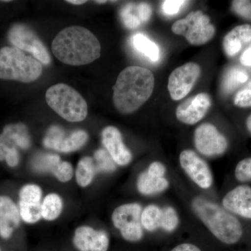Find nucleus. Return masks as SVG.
<instances>
[{"mask_svg":"<svg viewBox=\"0 0 251 251\" xmlns=\"http://www.w3.org/2000/svg\"><path fill=\"white\" fill-rule=\"evenodd\" d=\"M175 34L182 35L193 46L204 45L215 34V27L210 23V18L202 11L190 13L186 18L176 21L172 25Z\"/></svg>","mask_w":251,"mask_h":251,"instance_id":"6","label":"nucleus"},{"mask_svg":"<svg viewBox=\"0 0 251 251\" xmlns=\"http://www.w3.org/2000/svg\"><path fill=\"white\" fill-rule=\"evenodd\" d=\"M240 62L244 65L251 67V46H249L242 54Z\"/></svg>","mask_w":251,"mask_h":251,"instance_id":"41","label":"nucleus"},{"mask_svg":"<svg viewBox=\"0 0 251 251\" xmlns=\"http://www.w3.org/2000/svg\"><path fill=\"white\" fill-rule=\"evenodd\" d=\"M154 85V76L149 69L138 66L126 68L113 87L115 108L122 114L135 112L150 98Z\"/></svg>","mask_w":251,"mask_h":251,"instance_id":"1","label":"nucleus"},{"mask_svg":"<svg viewBox=\"0 0 251 251\" xmlns=\"http://www.w3.org/2000/svg\"><path fill=\"white\" fill-rule=\"evenodd\" d=\"M55 177L62 182H67L74 175V169L69 162L61 161L53 172Z\"/></svg>","mask_w":251,"mask_h":251,"instance_id":"33","label":"nucleus"},{"mask_svg":"<svg viewBox=\"0 0 251 251\" xmlns=\"http://www.w3.org/2000/svg\"><path fill=\"white\" fill-rule=\"evenodd\" d=\"M60 158L58 155L52 153H42L37 155L33 161V168L39 173H53L54 170L60 163Z\"/></svg>","mask_w":251,"mask_h":251,"instance_id":"26","label":"nucleus"},{"mask_svg":"<svg viewBox=\"0 0 251 251\" xmlns=\"http://www.w3.org/2000/svg\"><path fill=\"white\" fill-rule=\"evenodd\" d=\"M248 78L249 76L245 71L237 67L232 68L225 75L222 83L223 90L226 93H229L239 85L247 82Z\"/></svg>","mask_w":251,"mask_h":251,"instance_id":"25","label":"nucleus"},{"mask_svg":"<svg viewBox=\"0 0 251 251\" xmlns=\"http://www.w3.org/2000/svg\"><path fill=\"white\" fill-rule=\"evenodd\" d=\"M137 14L141 23H147L151 18L152 9L151 6L148 3H140L136 6Z\"/></svg>","mask_w":251,"mask_h":251,"instance_id":"37","label":"nucleus"},{"mask_svg":"<svg viewBox=\"0 0 251 251\" xmlns=\"http://www.w3.org/2000/svg\"><path fill=\"white\" fill-rule=\"evenodd\" d=\"M95 2L99 3V4H103V3L106 2V1H95Z\"/></svg>","mask_w":251,"mask_h":251,"instance_id":"44","label":"nucleus"},{"mask_svg":"<svg viewBox=\"0 0 251 251\" xmlns=\"http://www.w3.org/2000/svg\"><path fill=\"white\" fill-rule=\"evenodd\" d=\"M67 2L70 3V4H75V5H80L85 4V3L87 2V1H83V0H68Z\"/></svg>","mask_w":251,"mask_h":251,"instance_id":"42","label":"nucleus"},{"mask_svg":"<svg viewBox=\"0 0 251 251\" xmlns=\"http://www.w3.org/2000/svg\"><path fill=\"white\" fill-rule=\"evenodd\" d=\"M73 243L79 251H108L110 240L105 231L80 226L75 229Z\"/></svg>","mask_w":251,"mask_h":251,"instance_id":"15","label":"nucleus"},{"mask_svg":"<svg viewBox=\"0 0 251 251\" xmlns=\"http://www.w3.org/2000/svg\"><path fill=\"white\" fill-rule=\"evenodd\" d=\"M30 145V136L24 124L6 126L0 134V162L5 161L6 154L12 149L27 150Z\"/></svg>","mask_w":251,"mask_h":251,"instance_id":"14","label":"nucleus"},{"mask_svg":"<svg viewBox=\"0 0 251 251\" xmlns=\"http://www.w3.org/2000/svg\"><path fill=\"white\" fill-rule=\"evenodd\" d=\"M132 45L136 50L148 57L153 62H157L159 59L160 50L158 46L150 40L143 34H135L131 39Z\"/></svg>","mask_w":251,"mask_h":251,"instance_id":"21","label":"nucleus"},{"mask_svg":"<svg viewBox=\"0 0 251 251\" xmlns=\"http://www.w3.org/2000/svg\"><path fill=\"white\" fill-rule=\"evenodd\" d=\"M21 214L11 198L0 196V235L9 239L19 227Z\"/></svg>","mask_w":251,"mask_h":251,"instance_id":"18","label":"nucleus"},{"mask_svg":"<svg viewBox=\"0 0 251 251\" xmlns=\"http://www.w3.org/2000/svg\"><path fill=\"white\" fill-rule=\"evenodd\" d=\"M134 8V5L128 4L126 5L122 10L121 16L124 25L130 29H136L141 25L138 16L132 14V10Z\"/></svg>","mask_w":251,"mask_h":251,"instance_id":"31","label":"nucleus"},{"mask_svg":"<svg viewBox=\"0 0 251 251\" xmlns=\"http://www.w3.org/2000/svg\"><path fill=\"white\" fill-rule=\"evenodd\" d=\"M96 171L112 172L116 169L115 161L108 151L99 150L94 153Z\"/></svg>","mask_w":251,"mask_h":251,"instance_id":"28","label":"nucleus"},{"mask_svg":"<svg viewBox=\"0 0 251 251\" xmlns=\"http://www.w3.org/2000/svg\"><path fill=\"white\" fill-rule=\"evenodd\" d=\"M147 172L149 175H151V176L163 177L166 172V168L163 163L156 161L150 164Z\"/></svg>","mask_w":251,"mask_h":251,"instance_id":"38","label":"nucleus"},{"mask_svg":"<svg viewBox=\"0 0 251 251\" xmlns=\"http://www.w3.org/2000/svg\"><path fill=\"white\" fill-rule=\"evenodd\" d=\"M162 219V209L154 204H150L145 207L142 211V226L150 232L156 230L161 227Z\"/></svg>","mask_w":251,"mask_h":251,"instance_id":"24","label":"nucleus"},{"mask_svg":"<svg viewBox=\"0 0 251 251\" xmlns=\"http://www.w3.org/2000/svg\"><path fill=\"white\" fill-rule=\"evenodd\" d=\"M232 6L236 14L251 21V1H233Z\"/></svg>","mask_w":251,"mask_h":251,"instance_id":"34","label":"nucleus"},{"mask_svg":"<svg viewBox=\"0 0 251 251\" xmlns=\"http://www.w3.org/2000/svg\"><path fill=\"white\" fill-rule=\"evenodd\" d=\"M211 105L209 94H198L180 104L176 110V118L186 125H196L204 118Z\"/></svg>","mask_w":251,"mask_h":251,"instance_id":"13","label":"nucleus"},{"mask_svg":"<svg viewBox=\"0 0 251 251\" xmlns=\"http://www.w3.org/2000/svg\"><path fill=\"white\" fill-rule=\"evenodd\" d=\"M8 39L14 47L29 52L42 64L48 65L50 62V56L46 46L27 26L15 25L9 29Z\"/></svg>","mask_w":251,"mask_h":251,"instance_id":"8","label":"nucleus"},{"mask_svg":"<svg viewBox=\"0 0 251 251\" xmlns=\"http://www.w3.org/2000/svg\"><path fill=\"white\" fill-rule=\"evenodd\" d=\"M179 162L181 168L198 186L203 189L211 187L213 176L210 168L197 153L192 150H184L180 153Z\"/></svg>","mask_w":251,"mask_h":251,"instance_id":"12","label":"nucleus"},{"mask_svg":"<svg viewBox=\"0 0 251 251\" xmlns=\"http://www.w3.org/2000/svg\"><path fill=\"white\" fill-rule=\"evenodd\" d=\"M234 103L239 108L251 107V89H247L238 92L234 97Z\"/></svg>","mask_w":251,"mask_h":251,"instance_id":"36","label":"nucleus"},{"mask_svg":"<svg viewBox=\"0 0 251 251\" xmlns=\"http://www.w3.org/2000/svg\"><path fill=\"white\" fill-rule=\"evenodd\" d=\"M0 251H1V250H0Z\"/></svg>","mask_w":251,"mask_h":251,"instance_id":"45","label":"nucleus"},{"mask_svg":"<svg viewBox=\"0 0 251 251\" xmlns=\"http://www.w3.org/2000/svg\"><path fill=\"white\" fill-rule=\"evenodd\" d=\"M195 214L221 242L234 244L242 237V224L232 214L215 202L202 197L193 200Z\"/></svg>","mask_w":251,"mask_h":251,"instance_id":"3","label":"nucleus"},{"mask_svg":"<svg viewBox=\"0 0 251 251\" xmlns=\"http://www.w3.org/2000/svg\"><path fill=\"white\" fill-rule=\"evenodd\" d=\"M20 214L23 221L32 224L38 222L42 218L40 203L19 202Z\"/></svg>","mask_w":251,"mask_h":251,"instance_id":"27","label":"nucleus"},{"mask_svg":"<svg viewBox=\"0 0 251 251\" xmlns=\"http://www.w3.org/2000/svg\"><path fill=\"white\" fill-rule=\"evenodd\" d=\"M46 99L50 107L67 121H83L88 113L85 99L76 90L65 84H57L49 87Z\"/></svg>","mask_w":251,"mask_h":251,"instance_id":"5","label":"nucleus"},{"mask_svg":"<svg viewBox=\"0 0 251 251\" xmlns=\"http://www.w3.org/2000/svg\"><path fill=\"white\" fill-rule=\"evenodd\" d=\"M194 143L198 151L208 157L220 156L227 148L226 137L220 133L215 126L209 123L202 124L196 128Z\"/></svg>","mask_w":251,"mask_h":251,"instance_id":"10","label":"nucleus"},{"mask_svg":"<svg viewBox=\"0 0 251 251\" xmlns=\"http://www.w3.org/2000/svg\"><path fill=\"white\" fill-rule=\"evenodd\" d=\"M188 1L179 0H168L164 1L162 4V9L165 14L173 16L179 13L180 9Z\"/></svg>","mask_w":251,"mask_h":251,"instance_id":"35","label":"nucleus"},{"mask_svg":"<svg viewBox=\"0 0 251 251\" xmlns=\"http://www.w3.org/2000/svg\"><path fill=\"white\" fill-rule=\"evenodd\" d=\"M20 201L27 203H40L42 191L35 184H27L21 188L19 192Z\"/></svg>","mask_w":251,"mask_h":251,"instance_id":"30","label":"nucleus"},{"mask_svg":"<svg viewBox=\"0 0 251 251\" xmlns=\"http://www.w3.org/2000/svg\"><path fill=\"white\" fill-rule=\"evenodd\" d=\"M95 172V163L93 158L88 156L82 158L78 162L75 171L77 184L81 187H87L92 183Z\"/></svg>","mask_w":251,"mask_h":251,"instance_id":"23","label":"nucleus"},{"mask_svg":"<svg viewBox=\"0 0 251 251\" xmlns=\"http://www.w3.org/2000/svg\"><path fill=\"white\" fill-rule=\"evenodd\" d=\"M222 204L226 210L251 219V188L237 186L225 196Z\"/></svg>","mask_w":251,"mask_h":251,"instance_id":"17","label":"nucleus"},{"mask_svg":"<svg viewBox=\"0 0 251 251\" xmlns=\"http://www.w3.org/2000/svg\"><path fill=\"white\" fill-rule=\"evenodd\" d=\"M201 68L196 63H186L176 68L168 78V88L171 98L179 100L185 98L201 76Z\"/></svg>","mask_w":251,"mask_h":251,"instance_id":"9","label":"nucleus"},{"mask_svg":"<svg viewBox=\"0 0 251 251\" xmlns=\"http://www.w3.org/2000/svg\"><path fill=\"white\" fill-rule=\"evenodd\" d=\"M238 181L247 182L251 180V158H245L238 163L235 169Z\"/></svg>","mask_w":251,"mask_h":251,"instance_id":"32","label":"nucleus"},{"mask_svg":"<svg viewBox=\"0 0 251 251\" xmlns=\"http://www.w3.org/2000/svg\"><path fill=\"white\" fill-rule=\"evenodd\" d=\"M5 161H6L8 166L11 167V168L17 166L20 161L19 152H18V149L14 148L10 150L6 154Z\"/></svg>","mask_w":251,"mask_h":251,"instance_id":"39","label":"nucleus"},{"mask_svg":"<svg viewBox=\"0 0 251 251\" xmlns=\"http://www.w3.org/2000/svg\"><path fill=\"white\" fill-rule=\"evenodd\" d=\"M247 126L248 130H249V132L251 133V115L247 118Z\"/></svg>","mask_w":251,"mask_h":251,"instance_id":"43","label":"nucleus"},{"mask_svg":"<svg viewBox=\"0 0 251 251\" xmlns=\"http://www.w3.org/2000/svg\"><path fill=\"white\" fill-rule=\"evenodd\" d=\"M87 140L88 134L85 130H75L66 135L65 131L62 128L54 126L48 131L44 145L46 148L53 149L61 152H72L82 148Z\"/></svg>","mask_w":251,"mask_h":251,"instance_id":"11","label":"nucleus"},{"mask_svg":"<svg viewBox=\"0 0 251 251\" xmlns=\"http://www.w3.org/2000/svg\"><path fill=\"white\" fill-rule=\"evenodd\" d=\"M102 142L115 163L120 166L129 164L132 153L125 146L121 132L116 127L109 126L102 131Z\"/></svg>","mask_w":251,"mask_h":251,"instance_id":"16","label":"nucleus"},{"mask_svg":"<svg viewBox=\"0 0 251 251\" xmlns=\"http://www.w3.org/2000/svg\"><path fill=\"white\" fill-rule=\"evenodd\" d=\"M168 186L169 182L166 178L151 176L147 171L142 173L137 181L138 191L145 196L162 192L167 189Z\"/></svg>","mask_w":251,"mask_h":251,"instance_id":"20","label":"nucleus"},{"mask_svg":"<svg viewBox=\"0 0 251 251\" xmlns=\"http://www.w3.org/2000/svg\"><path fill=\"white\" fill-rule=\"evenodd\" d=\"M41 62L27 55L18 48L6 47L0 49V79L31 82L42 74Z\"/></svg>","mask_w":251,"mask_h":251,"instance_id":"4","label":"nucleus"},{"mask_svg":"<svg viewBox=\"0 0 251 251\" xmlns=\"http://www.w3.org/2000/svg\"><path fill=\"white\" fill-rule=\"evenodd\" d=\"M62 208L63 202L60 196L56 193H50L41 204L42 218L46 221H54L60 215Z\"/></svg>","mask_w":251,"mask_h":251,"instance_id":"22","label":"nucleus"},{"mask_svg":"<svg viewBox=\"0 0 251 251\" xmlns=\"http://www.w3.org/2000/svg\"><path fill=\"white\" fill-rule=\"evenodd\" d=\"M171 251H201V250L193 244H181L176 246Z\"/></svg>","mask_w":251,"mask_h":251,"instance_id":"40","label":"nucleus"},{"mask_svg":"<svg viewBox=\"0 0 251 251\" xmlns=\"http://www.w3.org/2000/svg\"><path fill=\"white\" fill-rule=\"evenodd\" d=\"M251 42V25L237 26L226 34L223 41L225 53L234 57L247 44Z\"/></svg>","mask_w":251,"mask_h":251,"instance_id":"19","label":"nucleus"},{"mask_svg":"<svg viewBox=\"0 0 251 251\" xmlns=\"http://www.w3.org/2000/svg\"><path fill=\"white\" fill-rule=\"evenodd\" d=\"M52 51L64 64L85 65L100 57V44L89 29L81 26H71L63 29L54 37Z\"/></svg>","mask_w":251,"mask_h":251,"instance_id":"2","label":"nucleus"},{"mask_svg":"<svg viewBox=\"0 0 251 251\" xmlns=\"http://www.w3.org/2000/svg\"><path fill=\"white\" fill-rule=\"evenodd\" d=\"M142 206L138 203H129L119 206L114 210L112 221L114 226L121 232L125 240L139 242L143 237L141 217Z\"/></svg>","mask_w":251,"mask_h":251,"instance_id":"7","label":"nucleus"},{"mask_svg":"<svg viewBox=\"0 0 251 251\" xmlns=\"http://www.w3.org/2000/svg\"><path fill=\"white\" fill-rule=\"evenodd\" d=\"M179 225L177 213L172 206H166L162 209L161 227L166 232H173Z\"/></svg>","mask_w":251,"mask_h":251,"instance_id":"29","label":"nucleus"}]
</instances>
